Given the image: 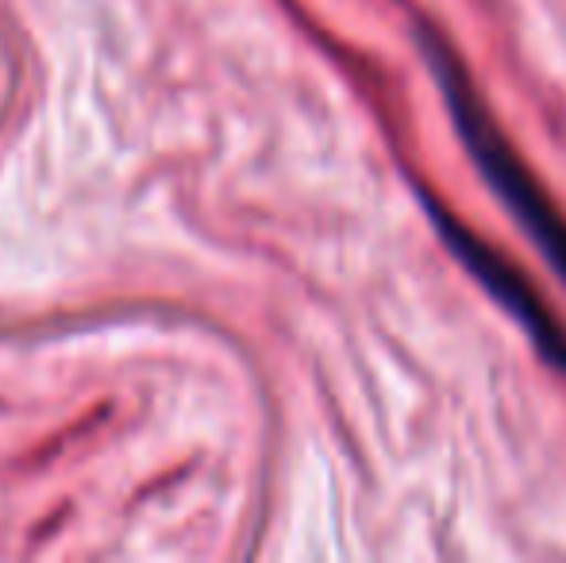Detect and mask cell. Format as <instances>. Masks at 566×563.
I'll list each match as a JSON object with an SVG mask.
<instances>
[{
    "instance_id": "3",
    "label": "cell",
    "mask_w": 566,
    "mask_h": 563,
    "mask_svg": "<svg viewBox=\"0 0 566 563\" xmlns=\"http://www.w3.org/2000/svg\"><path fill=\"white\" fill-rule=\"evenodd\" d=\"M113 417H116L113 402H97V406H90L66 428L46 436L39 448H31L28 456H23V467H28V471H54V467L70 463V459H82L85 451H93L101 444V436L108 432Z\"/></svg>"
},
{
    "instance_id": "2",
    "label": "cell",
    "mask_w": 566,
    "mask_h": 563,
    "mask_svg": "<svg viewBox=\"0 0 566 563\" xmlns=\"http://www.w3.org/2000/svg\"><path fill=\"white\" fill-rule=\"evenodd\" d=\"M417 194H420V205H424L428 220H432L436 236L448 243V251L454 256V263H459L470 279L482 285V290L490 293L516 324H521L524 336L536 344L539 359L552 363L555 371L566 375V329L552 316V309L544 305V298L532 290V282L524 279L521 267L509 263V259L501 256L493 243H485L478 232H470L454 212H448L432 194H428V189H417Z\"/></svg>"
},
{
    "instance_id": "1",
    "label": "cell",
    "mask_w": 566,
    "mask_h": 563,
    "mask_svg": "<svg viewBox=\"0 0 566 563\" xmlns=\"http://www.w3.org/2000/svg\"><path fill=\"white\" fill-rule=\"evenodd\" d=\"M417 51L428 62V70H432L443 101H448L451 124L459 132L474 170L485 178L493 197L513 212V220L524 228V236L536 243L539 256L547 259V267L566 285V217L559 212V205L536 181V174L528 170L521 150L505 139V132L493 121L485 101L478 97L474 82L467 77V70H462L459 54H454L448 39L436 28H428V23H417Z\"/></svg>"
}]
</instances>
